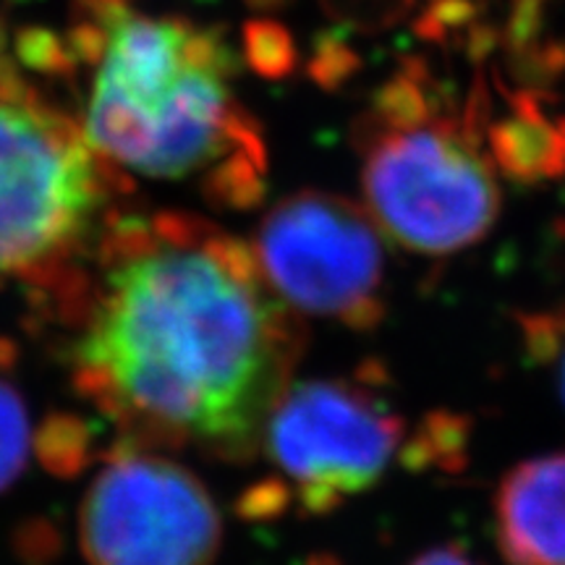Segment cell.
Returning a JSON list of instances; mask_svg holds the SVG:
<instances>
[{"instance_id": "obj_1", "label": "cell", "mask_w": 565, "mask_h": 565, "mask_svg": "<svg viewBox=\"0 0 565 565\" xmlns=\"http://www.w3.org/2000/svg\"><path fill=\"white\" fill-rule=\"evenodd\" d=\"M76 391L134 448L249 461L303 349L254 249L194 215H113L42 296Z\"/></svg>"}, {"instance_id": "obj_2", "label": "cell", "mask_w": 565, "mask_h": 565, "mask_svg": "<svg viewBox=\"0 0 565 565\" xmlns=\"http://www.w3.org/2000/svg\"><path fill=\"white\" fill-rule=\"evenodd\" d=\"M233 55L189 21L118 11L108 19L82 129L110 168L200 181L212 202L265 194V145L228 87Z\"/></svg>"}, {"instance_id": "obj_3", "label": "cell", "mask_w": 565, "mask_h": 565, "mask_svg": "<svg viewBox=\"0 0 565 565\" xmlns=\"http://www.w3.org/2000/svg\"><path fill=\"white\" fill-rule=\"evenodd\" d=\"M116 183L79 124L0 79V280L51 291L110 223Z\"/></svg>"}, {"instance_id": "obj_4", "label": "cell", "mask_w": 565, "mask_h": 565, "mask_svg": "<svg viewBox=\"0 0 565 565\" xmlns=\"http://www.w3.org/2000/svg\"><path fill=\"white\" fill-rule=\"evenodd\" d=\"M366 210L395 244L445 257L482 242L500 215V186L461 118L412 129H359Z\"/></svg>"}, {"instance_id": "obj_5", "label": "cell", "mask_w": 565, "mask_h": 565, "mask_svg": "<svg viewBox=\"0 0 565 565\" xmlns=\"http://www.w3.org/2000/svg\"><path fill=\"white\" fill-rule=\"evenodd\" d=\"M254 257L296 315L370 330L385 315V244L370 210L317 192L280 200L259 223Z\"/></svg>"}, {"instance_id": "obj_6", "label": "cell", "mask_w": 565, "mask_h": 565, "mask_svg": "<svg viewBox=\"0 0 565 565\" xmlns=\"http://www.w3.org/2000/svg\"><path fill=\"white\" fill-rule=\"evenodd\" d=\"M404 443V419L380 393L356 380H309L282 393L259 450L294 503L324 513L377 484Z\"/></svg>"}, {"instance_id": "obj_7", "label": "cell", "mask_w": 565, "mask_h": 565, "mask_svg": "<svg viewBox=\"0 0 565 565\" xmlns=\"http://www.w3.org/2000/svg\"><path fill=\"white\" fill-rule=\"evenodd\" d=\"M79 536L89 565H212L223 524L192 471L129 445L84 492Z\"/></svg>"}, {"instance_id": "obj_8", "label": "cell", "mask_w": 565, "mask_h": 565, "mask_svg": "<svg viewBox=\"0 0 565 565\" xmlns=\"http://www.w3.org/2000/svg\"><path fill=\"white\" fill-rule=\"evenodd\" d=\"M494 515L508 565H565V450L508 471Z\"/></svg>"}, {"instance_id": "obj_9", "label": "cell", "mask_w": 565, "mask_h": 565, "mask_svg": "<svg viewBox=\"0 0 565 565\" xmlns=\"http://www.w3.org/2000/svg\"><path fill=\"white\" fill-rule=\"evenodd\" d=\"M513 113L492 124L490 150L498 168L519 183H536L565 173V116L547 118V89H508L500 84Z\"/></svg>"}, {"instance_id": "obj_10", "label": "cell", "mask_w": 565, "mask_h": 565, "mask_svg": "<svg viewBox=\"0 0 565 565\" xmlns=\"http://www.w3.org/2000/svg\"><path fill=\"white\" fill-rule=\"evenodd\" d=\"M433 76L422 61L408 58L401 63L398 74L374 92L372 121L385 129H412L433 121L435 97Z\"/></svg>"}, {"instance_id": "obj_11", "label": "cell", "mask_w": 565, "mask_h": 565, "mask_svg": "<svg viewBox=\"0 0 565 565\" xmlns=\"http://www.w3.org/2000/svg\"><path fill=\"white\" fill-rule=\"evenodd\" d=\"M32 450V424L24 398L0 377V492L17 482Z\"/></svg>"}, {"instance_id": "obj_12", "label": "cell", "mask_w": 565, "mask_h": 565, "mask_svg": "<svg viewBox=\"0 0 565 565\" xmlns=\"http://www.w3.org/2000/svg\"><path fill=\"white\" fill-rule=\"evenodd\" d=\"M246 53H249L252 66L270 79L288 76L296 66L294 40L280 24L254 21L246 26Z\"/></svg>"}, {"instance_id": "obj_13", "label": "cell", "mask_w": 565, "mask_h": 565, "mask_svg": "<svg viewBox=\"0 0 565 565\" xmlns=\"http://www.w3.org/2000/svg\"><path fill=\"white\" fill-rule=\"evenodd\" d=\"M359 55L353 47L345 42L338 32H324L315 42V55L309 61V76H312L315 84H320L322 89L335 92L341 89L343 84H349L353 76H356Z\"/></svg>"}, {"instance_id": "obj_14", "label": "cell", "mask_w": 565, "mask_h": 565, "mask_svg": "<svg viewBox=\"0 0 565 565\" xmlns=\"http://www.w3.org/2000/svg\"><path fill=\"white\" fill-rule=\"evenodd\" d=\"M479 17L475 0H433L416 19V34L427 42H443L450 32L471 26Z\"/></svg>"}, {"instance_id": "obj_15", "label": "cell", "mask_w": 565, "mask_h": 565, "mask_svg": "<svg viewBox=\"0 0 565 565\" xmlns=\"http://www.w3.org/2000/svg\"><path fill=\"white\" fill-rule=\"evenodd\" d=\"M547 0H511L503 32V42L511 53H521L536 45L542 30H545Z\"/></svg>"}, {"instance_id": "obj_16", "label": "cell", "mask_w": 565, "mask_h": 565, "mask_svg": "<svg viewBox=\"0 0 565 565\" xmlns=\"http://www.w3.org/2000/svg\"><path fill=\"white\" fill-rule=\"evenodd\" d=\"M529 341H540L545 345V353H555V372L557 385H561V395L565 401V322L561 320H540L536 324H529Z\"/></svg>"}, {"instance_id": "obj_17", "label": "cell", "mask_w": 565, "mask_h": 565, "mask_svg": "<svg viewBox=\"0 0 565 565\" xmlns=\"http://www.w3.org/2000/svg\"><path fill=\"white\" fill-rule=\"evenodd\" d=\"M498 45H503V32H500L498 26L487 24V21H475V24L466 30L463 47L469 61L482 63Z\"/></svg>"}, {"instance_id": "obj_18", "label": "cell", "mask_w": 565, "mask_h": 565, "mask_svg": "<svg viewBox=\"0 0 565 565\" xmlns=\"http://www.w3.org/2000/svg\"><path fill=\"white\" fill-rule=\"evenodd\" d=\"M412 565H475V561L458 547H435L416 557Z\"/></svg>"}]
</instances>
